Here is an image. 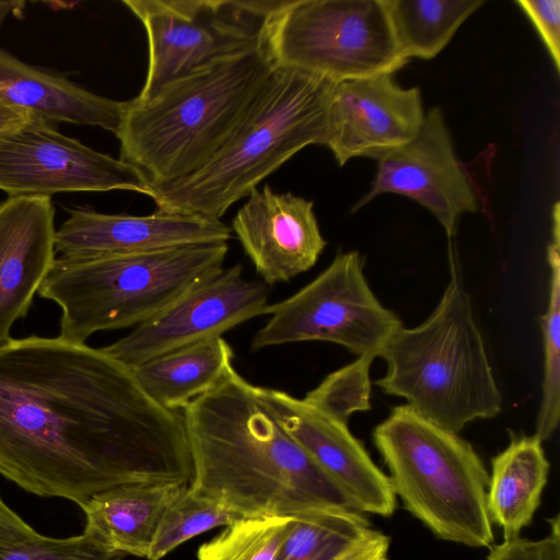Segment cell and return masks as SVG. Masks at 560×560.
I'll return each instance as SVG.
<instances>
[{
  "label": "cell",
  "mask_w": 560,
  "mask_h": 560,
  "mask_svg": "<svg viewBox=\"0 0 560 560\" xmlns=\"http://www.w3.org/2000/svg\"><path fill=\"white\" fill-rule=\"evenodd\" d=\"M402 58L430 60L486 0H383Z\"/></svg>",
  "instance_id": "cell-23"
},
{
  "label": "cell",
  "mask_w": 560,
  "mask_h": 560,
  "mask_svg": "<svg viewBox=\"0 0 560 560\" xmlns=\"http://www.w3.org/2000/svg\"><path fill=\"white\" fill-rule=\"evenodd\" d=\"M124 556L85 533L66 538L40 534L26 541L0 537V560H122Z\"/></svg>",
  "instance_id": "cell-29"
},
{
  "label": "cell",
  "mask_w": 560,
  "mask_h": 560,
  "mask_svg": "<svg viewBox=\"0 0 560 560\" xmlns=\"http://www.w3.org/2000/svg\"><path fill=\"white\" fill-rule=\"evenodd\" d=\"M552 240L547 248L550 268L549 295L541 317L544 375L541 401L537 412L536 431L542 442L549 440L560 419V219H552Z\"/></svg>",
  "instance_id": "cell-25"
},
{
  "label": "cell",
  "mask_w": 560,
  "mask_h": 560,
  "mask_svg": "<svg viewBox=\"0 0 560 560\" xmlns=\"http://www.w3.org/2000/svg\"><path fill=\"white\" fill-rule=\"evenodd\" d=\"M451 280L432 314L420 325L400 326L378 357L387 365L376 381L421 417L458 433L503 406L470 298L452 259Z\"/></svg>",
  "instance_id": "cell-5"
},
{
  "label": "cell",
  "mask_w": 560,
  "mask_h": 560,
  "mask_svg": "<svg viewBox=\"0 0 560 560\" xmlns=\"http://www.w3.org/2000/svg\"><path fill=\"white\" fill-rule=\"evenodd\" d=\"M0 189L9 197L109 190L150 197L152 187L130 164L32 118L0 135Z\"/></svg>",
  "instance_id": "cell-11"
},
{
  "label": "cell",
  "mask_w": 560,
  "mask_h": 560,
  "mask_svg": "<svg viewBox=\"0 0 560 560\" xmlns=\"http://www.w3.org/2000/svg\"><path fill=\"white\" fill-rule=\"evenodd\" d=\"M54 215L50 197H9L0 205V346L56 260Z\"/></svg>",
  "instance_id": "cell-18"
},
{
  "label": "cell",
  "mask_w": 560,
  "mask_h": 560,
  "mask_svg": "<svg viewBox=\"0 0 560 560\" xmlns=\"http://www.w3.org/2000/svg\"><path fill=\"white\" fill-rule=\"evenodd\" d=\"M266 44L275 67L334 83L396 73L400 55L383 0H283Z\"/></svg>",
  "instance_id": "cell-8"
},
{
  "label": "cell",
  "mask_w": 560,
  "mask_h": 560,
  "mask_svg": "<svg viewBox=\"0 0 560 560\" xmlns=\"http://www.w3.org/2000/svg\"><path fill=\"white\" fill-rule=\"evenodd\" d=\"M0 98L48 122L97 126L118 135L127 102L94 94L0 48Z\"/></svg>",
  "instance_id": "cell-19"
},
{
  "label": "cell",
  "mask_w": 560,
  "mask_h": 560,
  "mask_svg": "<svg viewBox=\"0 0 560 560\" xmlns=\"http://www.w3.org/2000/svg\"><path fill=\"white\" fill-rule=\"evenodd\" d=\"M267 323L250 349L301 341H328L357 357H378L401 320L370 288L357 250L339 253L313 281L285 300L269 304Z\"/></svg>",
  "instance_id": "cell-10"
},
{
  "label": "cell",
  "mask_w": 560,
  "mask_h": 560,
  "mask_svg": "<svg viewBox=\"0 0 560 560\" xmlns=\"http://www.w3.org/2000/svg\"><path fill=\"white\" fill-rule=\"evenodd\" d=\"M257 400L279 427L319 466L360 513L390 516L396 495L348 423L304 398L253 384Z\"/></svg>",
  "instance_id": "cell-14"
},
{
  "label": "cell",
  "mask_w": 560,
  "mask_h": 560,
  "mask_svg": "<svg viewBox=\"0 0 560 560\" xmlns=\"http://www.w3.org/2000/svg\"><path fill=\"white\" fill-rule=\"evenodd\" d=\"M40 534L14 512L0 494V537L26 541L35 539Z\"/></svg>",
  "instance_id": "cell-33"
},
{
  "label": "cell",
  "mask_w": 560,
  "mask_h": 560,
  "mask_svg": "<svg viewBox=\"0 0 560 560\" xmlns=\"http://www.w3.org/2000/svg\"><path fill=\"white\" fill-rule=\"evenodd\" d=\"M374 359L358 357L353 362L328 374L304 399L348 423L354 412L371 408L370 368Z\"/></svg>",
  "instance_id": "cell-28"
},
{
  "label": "cell",
  "mask_w": 560,
  "mask_h": 560,
  "mask_svg": "<svg viewBox=\"0 0 560 560\" xmlns=\"http://www.w3.org/2000/svg\"><path fill=\"white\" fill-rule=\"evenodd\" d=\"M545 44L556 70L560 71V0H517Z\"/></svg>",
  "instance_id": "cell-31"
},
{
  "label": "cell",
  "mask_w": 560,
  "mask_h": 560,
  "mask_svg": "<svg viewBox=\"0 0 560 560\" xmlns=\"http://www.w3.org/2000/svg\"><path fill=\"white\" fill-rule=\"evenodd\" d=\"M232 230L221 220L158 210L148 215L106 214L77 209L56 230L61 257L127 255L165 247L228 242Z\"/></svg>",
  "instance_id": "cell-17"
},
{
  "label": "cell",
  "mask_w": 560,
  "mask_h": 560,
  "mask_svg": "<svg viewBox=\"0 0 560 560\" xmlns=\"http://www.w3.org/2000/svg\"><path fill=\"white\" fill-rule=\"evenodd\" d=\"M373 441L396 498L432 534L468 547L493 545L489 474L469 442L406 404L374 428Z\"/></svg>",
  "instance_id": "cell-7"
},
{
  "label": "cell",
  "mask_w": 560,
  "mask_h": 560,
  "mask_svg": "<svg viewBox=\"0 0 560 560\" xmlns=\"http://www.w3.org/2000/svg\"><path fill=\"white\" fill-rule=\"evenodd\" d=\"M25 7V2L19 0H0V26L8 15L20 14Z\"/></svg>",
  "instance_id": "cell-35"
},
{
  "label": "cell",
  "mask_w": 560,
  "mask_h": 560,
  "mask_svg": "<svg viewBox=\"0 0 560 560\" xmlns=\"http://www.w3.org/2000/svg\"><path fill=\"white\" fill-rule=\"evenodd\" d=\"M234 351L222 337L202 339L130 368L144 393L177 411L217 386L233 366Z\"/></svg>",
  "instance_id": "cell-21"
},
{
  "label": "cell",
  "mask_w": 560,
  "mask_h": 560,
  "mask_svg": "<svg viewBox=\"0 0 560 560\" xmlns=\"http://www.w3.org/2000/svg\"><path fill=\"white\" fill-rule=\"evenodd\" d=\"M0 475L82 506L125 485L187 483L183 416L153 401L131 369L62 338L0 346Z\"/></svg>",
  "instance_id": "cell-1"
},
{
  "label": "cell",
  "mask_w": 560,
  "mask_h": 560,
  "mask_svg": "<svg viewBox=\"0 0 560 560\" xmlns=\"http://www.w3.org/2000/svg\"><path fill=\"white\" fill-rule=\"evenodd\" d=\"M275 69L267 44L128 101L120 160L159 187L205 164L221 147Z\"/></svg>",
  "instance_id": "cell-4"
},
{
  "label": "cell",
  "mask_w": 560,
  "mask_h": 560,
  "mask_svg": "<svg viewBox=\"0 0 560 560\" xmlns=\"http://www.w3.org/2000/svg\"><path fill=\"white\" fill-rule=\"evenodd\" d=\"M228 242L127 255L56 258L38 294L61 308L59 337L84 343L94 332L138 326L223 267Z\"/></svg>",
  "instance_id": "cell-6"
},
{
  "label": "cell",
  "mask_w": 560,
  "mask_h": 560,
  "mask_svg": "<svg viewBox=\"0 0 560 560\" xmlns=\"http://www.w3.org/2000/svg\"><path fill=\"white\" fill-rule=\"evenodd\" d=\"M370 529L358 511L313 510L293 517L275 560H335Z\"/></svg>",
  "instance_id": "cell-24"
},
{
  "label": "cell",
  "mask_w": 560,
  "mask_h": 560,
  "mask_svg": "<svg viewBox=\"0 0 560 560\" xmlns=\"http://www.w3.org/2000/svg\"><path fill=\"white\" fill-rule=\"evenodd\" d=\"M188 486L138 483L102 491L80 506L83 533L113 551L148 558L164 511Z\"/></svg>",
  "instance_id": "cell-20"
},
{
  "label": "cell",
  "mask_w": 560,
  "mask_h": 560,
  "mask_svg": "<svg viewBox=\"0 0 560 560\" xmlns=\"http://www.w3.org/2000/svg\"><path fill=\"white\" fill-rule=\"evenodd\" d=\"M313 207L265 185L254 188L235 214L231 230L266 284L287 282L316 264L326 241Z\"/></svg>",
  "instance_id": "cell-16"
},
{
  "label": "cell",
  "mask_w": 560,
  "mask_h": 560,
  "mask_svg": "<svg viewBox=\"0 0 560 560\" xmlns=\"http://www.w3.org/2000/svg\"><path fill=\"white\" fill-rule=\"evenodd\" d=\"M388 548L389 538L371 528L335 560H387Z\"/></svg>",
  "instance_id": "cell-32"
},
{
  "label": "cell",
  "mask_w": 560,
  "mask_h": 560,
  "mask_svg": "<svg viewBox=\"0 0 560 560\" xmlns=\"http://www.w3.org/2000/svg\"><path fill=\"white\" fill-rule=\"evenodd\" d=\"M32 118L35 117L26 110L15 107L0 98V135L27 122Z\"/></svg>",
  "instance_id": "cell-34"
},
{
  "label": "cell",
  "mask_w": 560,
  "mask_h": 560,
  "mask_svg": "<svg viewBox=\"0 0 560 560\" xmlns=\"http://www.w3.org/2000/svg\"><path fill=\"white\" fill-rule=\"evenodd\" d=\"M242 518L188 486L164 511L147 559L160 560L186 540Z\"/></svg>",
  "instance_id": "cell-26"
},
{
  "label": "cell",
  "mask_w": 560,
  "mask_h": 560,
  "mask_svg": "<svg viewBox=\"0 0 560 560\" xmlns=\"http://www.w3.org/2000/svg\"><path fill=\"white\" fill-rule=\"evenodd\" d=\"M268 300V284L246 280L241 265L222 267L103 349L132 368L179 347L222 336L235 326L264 315Z\"/></svg>",
  "instance_id": "cell-12"
},
{
  "label": "cell",
  "mask_w": 560,
  "mask_h": 560,
  "mask_svg": "<svg viewBox=\"0 0 560 560\" xmlns=\"http://www.w3.org/2000/svg\"><path fill=\"white\" fill-rule=\"evenodd\" d=\"M548 536L530 540L516 537L490 547L487 560H560L559 516L550 520Z\"/></svg>",
  "instance_id": "cell-30"
},
{
  "label": "cell",
  "mask_w": 560,
  "mask_h": 560,
  "mask_svg": "<svg viewBox=\"0 0 560 560\" xmlns=\"http://www.w3.org/2000/svg\"><path fill=\"white\" fill-rule=\"evenodd\" d=\"M549 462L542 441L535 434L515 436L492 458L487 504L492 523L503 532L504 540L520 537L541 499L547 483Z\"/></svg>",
  "instance_id": "cell-22"
},
{
  "label": "cell",
  "mask_w": 560,
  "mask_h": 560,
  "mask_svg": "<svg viewBox=\"0 0 560 560\" xmlns=\"http://www.w3.org/2000/svg\"><path fill=\"white\" fill-rule=\"evenodd\" d=\"M421 92L401 88L394 73L335 84L325 143L340 166L350 159H377L418 133L424 119Z\"/></svg>",
  "instance_id": "cell-15"
},
{
  "label": "cell",
  "mask_w": 560,
  "mask_h": 560,
  "mask_svg": "<svg viewBox=\"0 0 560 560\" xmlns=\"http://www.w3.org/2000/svg\"><path fill=\"white\" fill-rule=\"evenodd\" d=\"M182 410L194 491L243 518L294 517L319 509L357 511L235 369Z\"/></svg>",
  "instance_id": "cell-2"
},
{
  "label": "cell",
  "mask_w": 560,
  "mask_h": 560,
  "mask_svg": "<svg viewBox=\"0 0 560 560\" xmlns=\"http://www.w3.org/2000/svg\"><path fill=\"white\" fill-rule=\"evenodd\" d=\"M293 517L242 518L200 546L198 560H275Z\"/></svg>",
  "instance_id": "cell-27"
},
{
  "label": "cell",
  "mask_w": 560,
  "mask_h": 560,
  "mask_svg": "<svg viewBox=\"0 0 560 560\" xmlns=\"http://www.w3.org/2000/svg\"><path fill=\"white\" fill-rule=\"evenodd\" d=\"M335 84L305 71L275 67L205 164L177 182L152 187L156 209L220 220L296 152L310 144L324 145Z\"/></svg>",
  "instance_id": "cell-3"
},
{
  "label": "cell",
  "mask_w": 560,
  "mask_h": 560,
  "mask_svg": "<svg viewBox=\"0 0 560 560\" xmlns=\"http://www.w3.org/2000/svg\"><path fill=\"white\" fill-rule=\"evenodd\" d=\"M283 0H124L143 25L149 46L148 100L172 82L266 43Z\"/></svg>",
  "instance_id": "cell-9"
},
{
  "label": "cell",
  "mask_w": 560,
  "mask_h": 560,
  "mask_svg": "<svg viewBox=\"0 0 560 560\" xmlns=\"http://www.w3.org/2000/svg\"><path fill=\"white\" fill-rule=\"evenodd\" d=\"M377 170L370 190L351 212L383 194L408 197L428 209L451 238L459 217L478 210L472 182L457 159L442 109L433 106L424 115L416 137L376 159Z\"/></svg>",
  "instance_id": "cell-13"
}]
</instances>
